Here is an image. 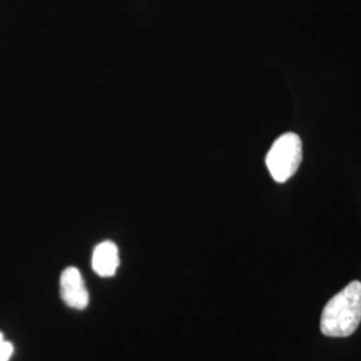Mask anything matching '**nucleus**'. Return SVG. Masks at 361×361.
<instances>
[{"instance_id":"obj_2","label":"nucleus","mask_w":361,"mask_h":361,"mask_svg":"<svg viewBox=\"0 0 361 361\" xmlns=\"http://www.w3.org/2000/svg\"><path fill=\"white\" fill-rule=\"evenodd\" d=\"M302 146L301 140L295 133H286L277 138L271 145L267 155V166L269 169L271 178L276 182H286L301 164Z\"/></svg>"},{"instance_id":"obj_1","label":"nucleus","mask_w":361,"mask_h":361,"mask_svg":"<svg viewBox=\"0 0 361 361\" xmlns=\"http://www.w3.org/2000/svg\"><path fill=\"white\" fill-rule=\"evenodd\" d=\"M361 323V283L352 281L332 297L323 310L320 328L328 337H348Z\"/></svg>"},{"instance_id":"obj_3","label":"nucleus","mask_w":361,"mask_h":361,"mask_svg":"<svg viewBox=\"0 0 361 361\" xmlns=\"http://www.w3.org/2000/svg\"><path fill=\"white\" fill-rule=\"evenodd\" d=\"M61 295L66 304L75 310H85L89 305L90 296L77 268H67L61 276Z\"/></svg>"},{"instance_id":"obj_4","label":"nucleus","mask_w":361,"mask_h":361,"mask_svg":"<svg viewBox=\"0 0 361 361\" xmlns=\"http://www.w3.org/2000/svg\"><path fill=\"white\" fill-rule=\"evenodd\" d=\"M91 265L94 271L102 277L114 276L119 267V253L116 244L104 241L97 246L92 253Z\"/></svg>"},{"instance_id":"obj_5","label":"nucleus","mask_w":361,"mask_h":361,"mask_svg":"<svg viewBox=\"0 0 361 361\" xmlns=\"http://www.w3.org/2000/svg\"><path fill=\"white\" fill-rule=\"evenodd\" d=\"M13 355V345L0 332V361H10Z\"/></svg>"}]
</instances>
